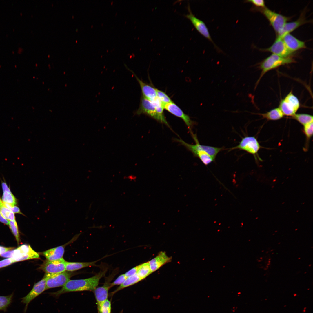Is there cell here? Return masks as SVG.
I'll use <instances>...</instances> for the list:
<instances>
[{
  "mask_svg": "<svg viewBox=\"0 0 313 313\" xmlns=\"http://www.w3.org/2000/svg\"><path fill=\"white\" fill-rule=\"evenodd\" d=\"M144 114L155 119L158 121L167 125H169L164 116L159 115L156 112L154 105L149 100L141 96L139 107L134 113V114L140 115Z\"/></svg>",
  "mask_w": 313,
  "mask_h": 313,
  "instance_id": "cell-6",
  "label": "cell"
},
{
  "mask_svg": "<svg viewBox=\"0 0 313 313\" xmlns=\"http://www.w3.org/2000/svg\"><path fill=\"white\" fill-rule=\"evenodd\" d=\"M260 148V144L255 137L247 136L242 138L238 145L231 148L230 150L239 149L255 156L257 154Z\"/></svg>",
  "mask_w": 313,
  "mask_h": 313,
  "instance_id": "cell-10",
  "label": "cell"
},
{
  "mask_svg": "<svg viewBox=\"0 0 313 313\" xmlns=\"http://www.w3.org/2000/svg\"><path fill=\"white\" fill-rule=\"evenodd\" d=\"M260 268H263V266H261V267H260Z\"/></svg>",
  "mask_w": 313,
  "mask_h": 313,
  "instance_id": "cell-52",
  "label": "cell"
},
{
  "mask_svg": "<svg viewBox=\"0 0 313 313\" xmlns=\"http://www.w3.org/2000/svg\"><path fill=\"white\" fill-rule=\"evenodd\" d=\"M9 225L12 233L16 238L18 244H19L20 242L19 235L18 225L16 220L13 221H10Z\"/></svg>",
  "mask_w": 313,
  "mask_h": 313,
  "instance_id": "cell-30",
  "label": "cell"
},
{
  "mask_svg": "<svg viewBox=\"0 0 313 313\" xmlns=\"http://www.w3.org/2000/svg\"><path fill=\"white\" fill-rule=\"evenodd\" d=\"M0 222L4 224L9 225V221L6 219L4 218L1 214L0 210Z\"/></svg>",
  "mask_w": 313,
  "mask_h": 313,
  "instance_id": "cell-40",
  "label": "cell"
},
{
  "mask_svg": "<svg viewBox=\"0 0 313 313\" xmlns=\"http://www.w3.org/2000/svg\"><path fill=\"white\" fill-rule=\"evenodd\" d=\"M277 232V231H275V232Z\"/></svg>",
  "mask_w": 313,
  "mask_h": 313,
  "instance_id": "cell-55",
  "label": "cell"
},
{
  "mask_svg": "<svg viewBox=\"0 0 313 313\" xmlns=\"http://www.w3.org/2000/svg\"><path fill=\"white\" fill-rule=\"evenodd\" d=\"M5 205L14 213H17L23 215L21 212L19 208L16 206H12L9 204L4 203Z\"/></svg>",
  "mask_w": 313,
  "mask_h": 313,
  "instance_id": "cell-37",
  "label": "cell"
},
{
  "mask_svg": "<svg viewBox=\"0 0 313 313\" xmlns=\"http://www.w3.org/2000/svg\"><path fill=\"white\" fill-rule=\"evenodd\" d=\"M66 261L63 258L55 261H45L39 268L46 273L55 274L65 271Z\"/></svg>",
  "mask_w": 313,
  "mask_h": 313,
  "instance_id": "cell-12",
  "label": "cell"
},
{
  "mask_svg": "<svg viewBox=\"0 0 313 313\" xmlns=\"http://www.w3.org/2000/svg\"><path fill=\"white\" fill-rule=\"evenodd\" d=\"M164 108L172 114L182 119L188 128L191 130L193 124V121L190 117L184 113L177 105L172 102L164 105Z\"/></svg>",
  "mask_w": 313,
  "mask_h": 313,
  "instance_id": "cell-15",
  "label": "cell"
},
{
  "mask_svg": "<svg viewBox=\"0 0 313 313\" xmlns=\"http://www.w3.org/2000/svg\"><path fill=\"white\" fill-rule=\"evenodd\" d=\"M142 280L137 274L128 277L125 281L112 292L114 294L124 288L133 285Z\"/></svg>",
  "mask_w": 313,
  "mask_h": 313,
  "instance_id": "cell-23",
  "label": "cell"
},
{
  "mask_svg": "<svg viewBox=\"0 0 313 313\" xmlns=\"http://www.w3.org/2000/svg\"><path fill=\"white\" fill-rule=\"evenodd\" d=\"M99 260L90 262H69L66 261L65 271H75L83 268L96 266V263Z\"/></svg>",
  "mask_w": 313,
  "mask_h": 313,
  "instance_id": "cell-21",
  "label": "cell"
},
{
  "mask_svg": "<svg viewBox=\"0 0 313 313\" xmlns=\"http://www.w3.org/2000/svg\"><path fill=\"white\" fill-rule=\"evenodd\" d=\"M171 260V258L168 256L165 252H161L156 257L148 262L152 272Z\"/></svg>",
  "mask_w": 313,
  "mask_h": 313,
  "instance_id": "cell-19",
  "label": "cell"
},
{
  "mask_svg": "<svg viewBox=\"0 0 313 313\" xmlns=\"http://www.w3.org/2000/svg\"><path fill=\"white\" fill-rule=\"evenodd\" d=\"M306 273H307V272H305L304 273V274H306Z\"/></svg>",
  "mask_w": 313,
  "mask_h": 313,
  "instance_id": "cell-59",
  "label": "cell"
},
{
  "mask_svg": "<svg viewBox=\"0 0 313 313\" xmlns=\"http://www.w3.org/2000/svg\"><path fill=\"white\" fill-rule=\"evenodd\" d=\"M273 250H274V249H272V250H270V252H272V251H273Z\"/></svg>",
  "mask_w": 313,
  "mask_h": 313,
  "instance_id": "cell-48",
  "label": "cell"
},
{
  "mask_svg": "<svg viewBox=\"0 0 313 313\" xmlns=\"http://www.w3.org/2000/svg\"><path fill=\"white\" fill-rule=\"evenodd\" d=\"M263 118L268 120H276L282 118L284 116L282 112L279 108L273 109L266 113L260 114Z\"/></svg>",
  "mask_w": 313,
  "mask_h": 313,
  "instance_id": "cell-22",
  "label": "cell"
},
{
  "mask_svg": "<svg viewBox=\"0 0 313 313\" xmlns=\"http://www.w3.org/2000/svg\"><path fill=\"white\" fill-rule=\"evenodd\" d=\"M268 252H269V251H267V252H266V253H268Z\"/></svg>",
  "mask_w": 313,
  "mask_h": 313,
  "instance_id": "cell-50",
  "label": "cell"
},
{
  "mask_svg": "<svg viewBox=\"0 0 313 313\" xmlns=\"http://www.w3.org/2000/svg\"><path fill=\"white\" fill-rule=\"evenodd\" d=\"M264 251V250H262V251H261V252H263Z\"/></svg>",
  "mask_w": 313,
  "mask_h": 313,
  "instance_id": "cell-57",
  "label": "cell"
},
{
  "mask_svg": "<svg viewBox=\"0 0 313 313\" xmlns=\"http://www.w3.org/2000/svg\"><path fill=\"white\" fill-rule=\"evenodd\" d=\"M244 2L252 4L255 7L263 8L265 7V1L263 0H249L245 1Z\"/></svg>",
  "mask_w": 313,
  "mask_h": 313,
  "instance_id": "cell-34",
  "label": "cell"
},
{
  "mask_svg": "<svg viewBox=\"0 0 313 313\" xmlns=\"http://www.w3.org/2000/svg\"><path fill=\"white\" fill-rule=\"evenodd\" d=\"M271 260V259L270 258H269V259H268V261H270V260Z\"/></svg>",
  "mask_w": 313,
  "mask_h": 313,
  "instance_id": "cell-46",
  "label": "cell"
},
{
  "mask_svg": "<svg viewBox=\"0 0 313 313\" xmlns=\"http://www.w3.org/2000/svg\"><path fill=\"white\" fill-rule=\"evenodd\" d=\"M15 262L12 258H8L0 261V268L10 265Z\"/></svg>",
  "mask_w": 313,
  "mask_h": 313,
  "instance_id": "cell-36",
  "label": "cell"
},
{
  "mask_svg": "<svg viewBox=\"0 0 313 313\" xmlns=\"http://www.w3.org/2000/svg\"><path fill=\"white\" fill-rule=\"evenodd\" d=\"M14 248V247H8L0 246V256L5 252L12 250Z\"/></svg>",
  "mask_w": 313,
  "mask_h": 313,
  "instance_id": "cell-39",
  "label": "cell"
},
{
  "mask_svg": "<svg viewBox=\"0 0 313 313\" xmlns=\"http://www.w3.org/2000/svg\"><path fill=\"white\" fill-rule=\"evenodd\" d=\"M157 97L163 103L164 105L173 102L169 97L164 92L156 89Z\"/></svg>",
  "mask_w": 313,
  "mask_h": 313,
  "instance_id": "cell-29",
  "label": "cell"
},
{
  "mask_svg": "<svg viewBox=\"0 0 313 313\" xmlns=\"http://www.w3.org/2000/svg\"><path fill=\"white\" fill-rule=\"evenodd\" d=\"M1 256L12 258L15 262L30 259H38L39 255L29 245L23 244L14 250L3 254Z\"/></svg>",
  "mask_w": 313,
  "mask_h": 313,
  "instance_id": "cell-3",
  "label": "cell"
},
{
  "mask_svg": "<svg viewBox=\"0 0 313 313\" xmlns=\"http://www.w3.org/2000/svg\"><path fill=\"white\" fill-rule=\"evenodd\" d=\"M193 137L196 143L194 145L188 143L180 139H176V140L191 152L194 156L199 158L200 160L208 155L215 159L218 154L223 149V148L201 145L196 137L194 136Z\"/></svg>",
  "mask_w": 313,
  "mask_h": 313,
  "instance_id": "cell-2",
  "label": "cell"
},
{
  "mask_svg": "<svg viewBox=\"0 0 313 313\" xmlns=\"http://www.w3.org/2000/svg\"><path fill=\"white\" fill-rule=\"evenodd\" d=\"M294 61L290 57L284 58L272 54L264 59L261 63L260 68L261 73L256 84H257L263 76L268 71L280 66L288 64Z\"/></svg>",
  "mask_w": 313,
  "mask_h": 313,
  "instance_id": "cell-5",
  "label": "cell"
},
{
  "mask_svg": "<svg viewBox=\"0 0 313 313\" xmlns=\"http://www.w3.org/2000/svg\"><path fill=\"white\" fill-rule=\"evenodd\" d=\"M137 268L138 266H137L128 271L124 274L127 278L132 276L136 274Z\"/></svg>",
  "mask_w": 313,
  "mask_h": 313,
  "instance_id": "cell-38",
  "label": "cell"
},
{
  "mask_svg": "<svg viewBox=\"0 0 313 313\" xmlns=\"http://www.w3.org/2000/svg\"><path fill=\"white\" fill-rule=\"evenodd\" d=\"M301 259L300 257H299L298 259Z\"/></svg>",
  "mask_w": 313,
  "mask_h": 313,
  "instance_id": "cell-53",
  "label": "cell"
},
{
  "mask_svg": "<svg viewBox=\"0 0 313 313\" xmlns=\"http://www.w3.org/2000/svg\"><path fill=\"white\" fill-rule=\"evenodd\" d=\"M270 262H271L270 261H268V263H270Z\"/></svg>",
  "mask_w": 313,
  "mask_h": 313,
  "instance_id": "cell-47",
  "label": "cell"
},
{
  "mask_svg": "<svg viewBox=\"0 0 313 313\" xmlns=\"http://www.w3.org/2000/svg\"><path fill=\"white\" fill-rule=\"evenodd\" d=\"M65 246L61 245L50 249L43 252L47 260L55 261L63 258L65 251Z\"/></svg>",
  "mask_w": 313,
  "mask_h": 313,
  "instance_id": "cell-20",
  "label": "cell"
},
{
  "mask_svg": "<svg viewBox=\"0 0 313 313\" xmlns=\"http://www.w3.org/2000/svg\"><path fill=\"white\" fill-rule=\"evenodd\" d=\"M264 270H266L267 269L266 267V268H264Z\"/></svg>",
  "mask_w": 313,
  "mask_h": 313,
  "instance_id": "cell-44",
  "label": "cell"
},
{
  "mask_svg": "<svg viewBox=\"0 0 313 313\" xmlns=\"http://www.w3.org/2000/svg\"><path fill=\"white\" fill-rule=\"evenodd\" d=\"M281 38L286 46L292 53L306 48L304 42L299 40L290 33L285 34Z\"/></svg>",
  "mask_w": 313,
  "mask_h": 313,
  "instance_id": "cell-16",
  "label": "cell"
},
{
  "mask_svg": "<svg viewBox=\"0 0 313 313\" xmlns=\"http://www.w3.org/2000/svg\"><path fill=\"white\" fill-rule=\"evenodd\" d=\"M107 269V267L102 268L97 274L89 278L70 280L59 290L50 293L49 295L55 298H58L60 295L66 293L94 290L97 286L101 279L105 276Z\"/></svg>",
  "mask_w": 313,
  "mask_h": 313,
  "instance_id": "cell-1",
  "label": "cell"
},
{
  "mask_svg": "<svg viewBox=\"0 0 313 313\" xmlns=\"http://www.w3.org/2000/svg\"><path fill=\"white\" fill-rule=\"evenodd\" d=\"M72 273L65 271L55 274L45 273L46 277V290L63 286L70 280Z\"/></svg>",
  "mask_w": 313,
  "mask_h": 313,
  "instance_id": "cell-9",
  "label": "cell"
},
{
  "mask_svg": "<svg viewBox=\"0 0 313 313\" xmlns=\"http://www.w3.org/2000/svg\"><path fill=\"white\" fill-rule=\"evenodd\" d=\"M305 18L304 14H302L299 18L294 21L286 23L279 33L277 35V37L282 38L284 36L293 31L294 30L308 22Z\"/></svg>",
  "mask_w": 313,
  "mask_h": 313,
  "instance_id": "cell-17",
  "label": "cell"
},
{
  "mask_svg": "<svg viewBox=\"0 0 313 313\" xmlns=\"http://www.w3.org/2000/svg\"><path fill=\"white\" fill-rule=\"evenodd\" d=\"M152 273L148 262L138 265L136 274L142 280Z\"/></svg>",
  "mask_w": 313,
  "mask_h": 313,
  "instance_id": "cell-24",
  "label": "cell"
},
{
  "mask_svg": "<svg viewBox=\"0 0 313 313\" xmlns=\"http://www.w3.org/2000/svg\"><path fill=\"white\" fill-rule=\"evenodd\" d=\"M2 200L4 203L9 204L12 206H14L17 204L16 199L11 191H3Z\"/></svg>",
  "mask_w": 313,
  "mask_h": 313,
  "instance_id": "cell-27",
  "label": "cell"
},
{
  "mask_svg": "<svg viewBox=\"0 0 313 313\" xmlns=\"http://www.w3.org/2000/svg\"><path fill=\"white\" fill-rule=\"evenodd\" d=\"M127 277L124 274L119 275L112 283L110 284V288L116 285H121L125 281Z\"/></svg>",
  "mask_w": 313,
  "mask_h": 313,
  "instance_id": "cell-35",
  "label": "cell"
},
{
  "mask_svg": "<svg viewBox=\"0 0 313 313\" xmlns=\"http://www.w3.org/2000/svg\"><path fill=\"white\" fill-rule=\"evenodd\" d=\"M272 254H274V252H273V253H272Z\"/></svg>",
  "mask_w": 313,
  "mask_h": 313,
  "instance_id": "cell-56",
  "label": "cell"
},
{
  "mask_svg": "<svg viewBox=\"0 0 313 313\" xmlns=\"http://www.w3.org/2000/svg\"><path fill=\"white\" fill-rule=\"evenodd\" d=\"M311 264H310V265H309V267H311Z\"/></svg>",
  "mask_w": 313,
  "mask_h": 313,
  "instance_id": "cell-49",
  "label": "cell"
},
{
  "mask_svg": "<svg viewBox=\"0 0 313 313\" xmlns=\"http://www.w3.org/2000/svg\"><path fill=\"white\" fill-rule=\"evenodd\" d=\"M263 261L262 259V260H259L258 261L259 262H260L261 261Z\"/></svg>",
  "mask_w": 313,
  "mask_h": 313,
  "instance_id": "cell-42",
  "label": "cell"
},
{
  "mask_svg": "<svg viewBox=\"0 0 313 313\" xmlns=\"http://www.w3.org/2000/svg\"><path fill=\"white\" fill-rule=\"evenodd\" d=\"M116 274L114 272H113L110 275L106 278L105 282L102 286L96 287L94 290L99 313H100L103 303L107 299L108 291L110 288V282Z\"/></svg>",
  "mask_w": 313,
  "mask_h": 313,
  "instance_id": "cell-11",
  "label": "cell"
},
{
  "mask_svg": "<svg viewBox=\"0 0 313 313\" xmlns=\"http://www.w3.org/2000/svg\"><path fill=\"white\" fill-rule=\"evenodd\" d=\"M0 210L1 215L4 218L11 221L15 220L14 213L5 205L0 197Z\"/></svg>",
  "mask_w": 313,
  "mask_h": 313,
  "instance_id": "cell-25",
  "label": "cell"
},
{
  "mask_svg": "<svg viewBox=\"0 0 313 313\" xmlns=\"http://www.w3.org/2000/svg\"><path fill=\"white\" fill-rule=\"evenodd\" d=\"M2 187L3 191H11L10 189L5 182H2Z\"/></svg>",
  "mask_w": 313,
  "mask_h": 313,
  "instance_id": "cell-41",
  "label": "cell"
},
{
  "mask_svg": "<svg viewBox=\"0 0 313 313\" xmlns=\"http://www.w3.org/2000/svg\"><path fill=\"white\" fill-rule=\"evenodd\" d=\"M264 50L284 58L290 57L293 53L286 46L282 39L277 37L272 46Z\"/></svg>",
  "mask_w": 313,
  "mask_h": 313,
  "instance_id": "cell-14",
  "label": "cell"
},
{
  "mask_svg": "<svg viewBox=\"0 0 313 313\" xmlns=\"http://www.w3.org/2000/svg\"><path fill=\"white\" fill-rule=\"evenodd\" d=\"M188 14L185 15V16L191 21L195 28L201 35L212 43L218 52L223 53V51L216 46L213 41L209 30L205 23L202 20L197 18L193 14L189 4H188Z\"/></svg>",
  "mask_w": 313,
  "mask_h": 313,
  "instance_id": "cell-8",
  "label": "cell"
},
{
  "mask_svg": "<svg viewBox=\"0 0 313 313\" xmlns=\"http://www.w3.org/2000/svg\"><path fill=\"white\" fill-rule=\"evenodd\" d=\"M300 106L298 99L291 91L281 101L279 108L284 115L293 116L296 114Z\"/></svg>",
  "mask_w": 313,
  "mask_h": 313,
  "instance_id": "cell-7",
  "label": "cell"
},
{
  "mask_svg": "<svg viewBox=\"0 0 313 313\" xmlns=\"http://www.w3.org/2000/svg\"><path fill=\"white\" fill-rule=\"evenodd\" d=\"M266 268H267V269L268 268H269V266H268V265H267L266 266Z\"/></svg>",
  "mask_w": 313,
  "mask_h": 313,
  "instance_id": "cell-43",
  "label": "cell"
},
{
  "mask_svg": "<svg viewBox=\"0 0 313 313\" xmlns=\"http://www.w3.org/2000/svg\"><path fill=\"white\" fill-rule=\"evenodd\" d=\"M111 303L107 299L103 303L101 310L100 313H111Z\"/></svg>",
  "mask_w": 313,
  "mask_h": 313,
  "instance_id": "cell-33",
  "label": "cell"
},
{
  "mask_svg": "<svg viewBox=\"0 0 313 313\" xmlns=\"http://www.w3.org/2000/svg\"><path fill=\"white\" fill-rule=\"evenodd\" d=\"M126 67L127 69L133 73L139 83L141 89L142 95L150 101H152L157 97L156 88L144 82L135 75L132 71Z\"/></svg>",
  "mask_w": 313,
  "mask_h": 313,
  "instance_id": "cell-18",
  "label": "cell"
},
{
  "mask_svg": "<svg viewBox=\"0 0 313 313\" xmlns=\"http://www.w3.org/2000/svg\"><path fill=\"white\" fill-rule=\"evenodd\" d=\"M297 230V229H296L295 230H296H296Z\"/></svg>",
  "mask_w": 313,
  "mask_h": 313,
  "instance_id": "cell-58",
  "label": "cell"
},
{
  "mask_svg": "<svg viewBox=\"0 0 313 313\" xmlns=\"http://www.w3.org/2000/svg\"><path fill=\"white\" fill-rule=\"evenodd\" d=\"M292 117L293 118L303 126L313 122V116L309 114H296Z\"/></svg>",
  "mask_w": 313,
  "mask_h": 313,
  "instance_id": "cell-26",
  "label": "cell"
},
{
  "mask_svg": "<svg viewBox=\"0 0 313 313\" xmlns=\"http://www.w3.org/2000/svg\"><path fill=\"white\" fill-rule=\"evenodd\" d=\"M252 11L260 12L266 18L277 35L290 17L284 16L272 11L266 7L263 8L252 7Z\"/></svg>",
  "mask_w": 313,
  "mask_h": 313,
  "instance_id": "cell-4",
  "label": "cell"
},
{
  "mask_svg": "<svg viewBox=\"0 0 313 313\" xmlns=\"http://www.w3.org/2000/svg\"><path fill=\"white\" fill-rule=\"evenodd\" d=\"M280 243H281V242H279V243H278V244H280Z\"/></svg>",
  "mask_w": 313,
  "mask_h": 313,
  "instance_id": "cell-54",
  "label": "cell"
},
{
  "mask_svg": "<svg viewBox=\"0 0 313 313\" xmlns=\"http://www.w3.org/2000/svg\"><path fill=\"white\" fill-rule=\"evenodd\" d=\"M303 132L308 139L310 138L313 135V122L303 126Z\"/></svg>",
  "mask_w": 313,
  "mask_h": 313,
  "instance_id": "cell-32",
  "label": "cell"
},
{
  "mask_svg": "<svg viewBox=\"0 0 313 313\" xmlns=\"http://www.w3.org/2000/svg\"><path fill=\"white\" fill-rule=\"evenodd\" d=\"M13 294L6 296H0V311H6L12 302Z\"/></svg>",
  "mask_w": 313,
  "mask_h": 313,
  "instance_id": "cell-28",
  "label": "cell"
},
{
  "mask_svg": "<svg viewBox=\"0 0 313 313\" xmlns=\"http://www.w3.org/2000/svg\"><path fill=\"white\" fill-rule=\"evenodd\" d=\"M46 277L44 275L41 280L34 285L30 292L25 296L21 298V302L25 304L24 312L29 304L34 299L46 290Z\"/></svg>",
  "mask_w": 313,
  "mask_h": 313,
  "instance_id": "cell-13",
  "label": "cell"
},
{
  "mask_svg": "<svg viewBox=\"0 0 313 313\" xmlns=\"http://www.w3.org/2000/svg\"><path fill=\"white\" fill-rule=\"evenodd\" d=\"M270 263H268V264H267V265H268V266H269V265H270Z\"/></svg>",
  "mask_w": 313,
  "mask_h": 313,
  "instance_id": "cell-45",
  "label": "cell"
},
{
  "mask_svg": "<svg viewBox=\"0 0 313 313\" xmlns=\"http://www.w3.org/2000/svg\"><path fill=\"white\" fill-rule=\"evenodd\" d=\"M265 274H264V276H265Z\"/></svg>",
  "mask_w": 313,
  "mask_h": 313,
  "instance_id": "cell-60",
  "label": "cell"
},
{
  "mask_svg": "<svg viewBox=\"0 0 313 313\" xmlns=\"http://www.w3.org/2000/svg\"><path fill=\"white\" fill-rule=\"evenodd\" d=\"M151 101L155 107L157 112L160 115L164 116L163 110L164 105L157 97Z\"/></svg>",
  "mask_w": 313,
  "mask_h": 313,
  "instance_id": "cell-31",
  "label": "cell"
},
{
  "mask_svg": "<svg viewBox=\"0 0 313 313\" xmlns=\"http://www.w3.org/2000/svg\"><path fill=\"white\" fill-rule=\"evenodd\" d=\"M263 259V257H261L260 258V259Z\"/></svg>",
  "mask_w": 313,
  "mask_h": 313,
  "instance_id": "cell-51",
  "label": "cell"
}]
</instances>
